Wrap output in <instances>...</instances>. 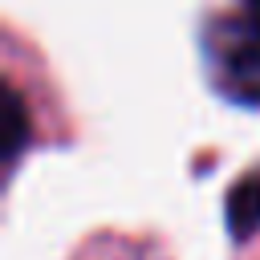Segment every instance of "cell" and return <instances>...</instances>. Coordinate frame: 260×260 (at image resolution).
<instances>
[{"label": "cell", "instance_id": "cell-2", "mask_svg": "<svg viewBox=\"0 0 260 260\" xmlns=\"http://www.w3.org/2000/svg\"><path fill=\"white\" fill-rule=\"evenodd\" d=\"M228 223L236 240H248L260 228V175H248L228 195Z\"/></svg>", "mask_w": 260, "mask_h": 260}, {"label": "cell", "instance_id": "cell-3", "mask_svg": "<svg viewBox=\"0 0 260 260\" xmlns=\"http://www.w3.org/2000/svg\"><path fill=\"white\" fill-rule=\"evenodd\" d=\"M20 142H24V122H20V93H16V89H8V150H4V158H8V162L16 158Z\"/></svg>", "mask_w": 260, "mask_h": 260}, {"label": "cell", "instance_id": "cell-4", "mask_svg": "<svg viewBox=\"0 0 260 260\" xmlns=\"http://www.w3.org/2000/svg\"><path fill=\"white\" fill-rule=\"evenodd\" d=\"M240 16H244V20L260 32V0H244V12H240Z\"/></svg>", "mask_w": 260, "mask_h": 260}, {"label": "cell", "instance_id": "cell-1", "mask_svg": "<svg viewBox=\"0 0 260 260\" xmlns=\"http://www.w3.org/2000/svg\"><path fill=\"white\" fill-rule=\"evenodd\" d=\"M207 57L223 93L236 102H260V32L244 16L211 28Z\"/></svg>", "mask_w": 260, "mask_h": 260}]
</instances>
